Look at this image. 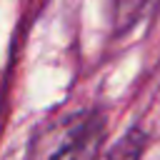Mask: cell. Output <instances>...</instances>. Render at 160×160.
<instances>
[{
	"instance_id": "1",
	"label": "cell",
	"mask_w": 160,
	"mask_h": 160,
	"mask_svg": "<svg viewBox=\"0 0 160 160\" xmlns=\"http://www.w3.org/2000/svg\"><path fill=\"white\" fill-rule=\"evenodd\" d=\"M102 120L95 112H78L48 125L32 142L28 160H98Z\"/></svg>"
},
{
	"instance_id": "2",
	"label": "cell",
	"mask_w": 160,
	"mask_h": 160,
	"mask_svg": "<svg viewBox=\"0 0 160 160\" xmlns=\"http://www.w3.org/2000/svg\"><path fill=\"white\" fill-rule=\"evenodd\" d=\"M140 150H142V132L130 130V132H128L118 145H112L100 160H138Z\"/></svg>"
}]
</instances>
